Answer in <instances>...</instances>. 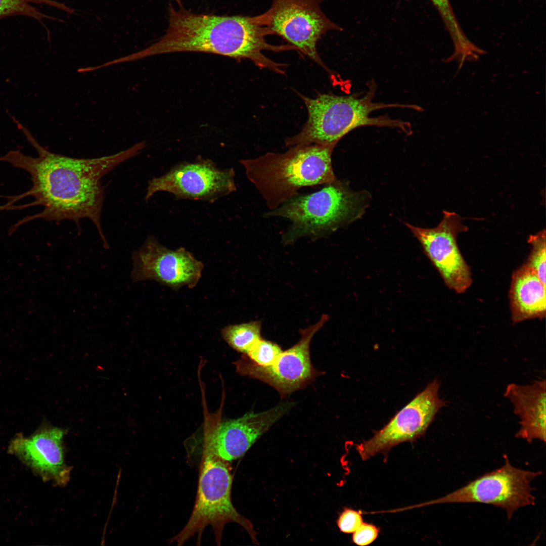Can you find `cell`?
Masks as SVG:
<instances>
[{
	"label": "cell",
	"mask_w": 546,
	"mask_h": 546,
	"mask_svg": "<svg viewBox=\"0 0 546 546\" xmlns=\"http://www.w3.org/2000/svg\"><path fill=\"white\" fill-rule=\"evenodd\" d=\"M13 120L37 152L38 156L12 150L0 158L1 161L27 171L32 183L31 188L23 193L5 196L7 201L0 206V211L35 206H42L43 209L18 221L10 229L9 234H13L20 225L38 218L57 222L69 219L78 224L81 219L86 218L95 224L107 248L101 221L104 200V188L101 179L117 165L138 154L145 147V142L110 156L75 158L48 151L27 129L15 118Z\"/></svg>",
	"instance_id": "cell-1"
},
{
	"label": "cell",
	"mask_w": 546,
	"mask_h": 546,
	"mask_svg": "<svg viewBox=\"0 0 546 546\" xmlns=\"http://www.w3.org/2000/svg\"><path fill=\"white\" fill-rule=\"evenodd\" d=\"M178 8H168V26L164 35L149 47L132 54L135 61L152 55L176 52H202L237 59H248L258 67L284 74L286 65L273 61L264 51L296 50L290 44L275 46L265 36L271 32L257 16H220L196 14L187 10L180 0Z\"/></svg>",
	"instance_id": "cell-2"
},
{
	"label": "cell",
	"mask_w": 546,
	"mask_h": 546,
	"mask_svg": "<svg viewBox=\"0 0 546 546\" xmlns=\"http://www.w3.org/2000/svg\"><path fill=\"white\" fill-rule=\"evenodd\" d=\"M336 145H296L284 153H267L240 163L271 211L295 196L301 188L336 180L332 162Z\"/></svg>",
	"instance_id": "cell-3"
},
{
	"label": "cell",
	"mask_w": 546,
	"mask_h": 546,
	"mask_svg": "<svg viewBox=\"0 0 546 546\" xmlns=\"http://www.w3.org/2000/svg\"><path fill=\"white\" fill-rule=\"evenodd\" d=\"M362 97L356 94L340 96L323 94L314 98L300 95L308 113V118L302 130L285 140L287 147L311 144H336L353 129L365 126L410 129L406 122L388 116L372 117V112L386 108L402 107L416 109V105L385 104L373 101L376 90L374 81Z\"/></svg>",
	"instance_id": "cell-4"
},
{
	"label": "cell",
	"mask_w": 546,
	"mask_h": 546,
	"mask_svg": "<svg viewBox=\"0 0 546 546\" xmlns=\"http://www.w3.org/2000/svg\"><path fill=\"white\" fill-rule=\"evenodd\" d=\"M314 193L294 196L265 217H281L291 224L283 235V243L291 244L302 237L317 238L328 235L364 213L368 194L351 190L337 179Z\"/></svg>",
	"instance_id": "cell-5"
},
{
	"label": "cell",
	"mask_w": 546,
	"mask_h": 546,
	"mask_svg": "<svg viewBox=\"0 0 546 546\" xmlns=\"http://www.w3.org/2000/svg\"><path fill=\"white\" fill-rule=\"evenodd\" d=\"M233 476L229 462L220 458L211 443L203 437L196 498L191 515L180 532L169 543L183 545L197 535L200 545L205 528L211 526L217 545H220L225 526L231 522L241 526L256 541L251 522L234 507L231 498Z\"/></svg>",
	"instance_id": "cell-6"
},
{
	"label": "cell",
	"mask_w": 546,
	"mask_h": 546,
	"mask_svg": "<svg viewBox=\"0 0 546 546\" xmlns=\"http://www.w3.org/2000/svg\"><path fill=\"white\" fill-rule=\"evenodd\" d=\"M324 1L272 0L270 8L257 17L272 34L282 37L329 72L318 54L317 43L328 31L343 29L324 13L321 9Z\"/></svg>",
	"instance_id": "cell-7"
},
{
	"label": "cell",
	"mask_w": 546,
	"mask_h": 546,
	"mask_svg": "<svg viewBox=\"0 0 546 546\" xmlns=\"http://www.w3.org/2000/svg\"><path fill=\"white\" fill-rule=\"evenodd\" d=\"M500 468L487 473L462 487L427 505L476 503L492 505L505 510L508 519L521 507L534 505L531 481L542 474L513 466L507 456Z\"/></svg>",
	"instance_id": "cell-8"
},
{
	"label": "cell",
	"mask_w": 546,
	"mask_h": 546,
	"mask_svg": "<svg viewBox=\"0 0 546 546\" xmlns=\"http://www.w3.org/2000/svg\"><path fill=\"white\" fill-rule=\"evenodd\" d=\"M440 386V382L434 379L371 438L356 444V450L362 460L387 454L394 446L423 436L438 411L446 405V402L438 395Z\"/></svg>",
	"instance_id": "cell-9"
},
{
	"label": "cell",
	"mask_w": 546,
	"mask_h": 546,
	"mask_svg": "<svg viewBox=\"0 0 546 546\" xmlns=\"http://www.w3.org/2000/svg\"><path fill=\"white\" fill-rule=\"evenodd\" d=\"M294 404L284 401L264 412H250L239 418L229 420L222 418V407L212 414L204 408L203 437L211 443L220 458L232 462L243 456Z\"/></svg>",
	"instance_id": "cell-10"
},
{
	"label": "cell",
	"mask_w": 546,
	"mask_h": 546,
	"mask_svg": "<svg viewBox=\"0 0 546 546\" xmlns=\"http://www.w3.org/2000/svg\"><path fill=\"white\" fill-rule=\"evenodd\" d=\"M328 319L327 315H323L315 324L302 330L300 340L282 351L271 365L258 366L243 355L235 362L237 372L266 383L283 398L304 388L319 374L311 362L309 346L313 336Z\"/></svg>",
	"instance_id": "cell-11"
},
{
	"label": "cell",
	"mask_w": 546,
	"mask_h": 546,
	"mask_svg": "<svg viewBox=\"0 0 546 546\" xmlns=\"http://www.w3.org/2000/svg\"><path fill=\"white\" fill-rule=\"evenodd\" d=\"M443 213L441 221L433 228L405 224L420 242L446 286L461 294L471 286L472 278L470 267L459 249L457 237L468 228L462 223L464 218L459 214L445 210Z\"/></svg>",
	"instance_id": "cell-12"
},
{
	"label": "cell",
	"mask_w": 546,
	"mask_h": 546,
	"mask_svg": "<svg viewBox=\"0 0 546 546\" xmlns=\"http://www.w3.org/2000/svg\"><path fill=\"white\" fill-rule=\"evenodd\" d=\"M133 282L153 280L175 291L194 288L202 276L203 263L185 248L169 249L153 235L132 254Z\"/></svg>",
	"instance_id": "cell-13"
},
{
	"label": "cell",
	"mask_w": 546,
	"mask_h": 546,
	"mask_svg": "<svg viewBox=\"0 0 546 546\" xmlns=\"http://www.w3.org/2000/svg\"><path fill=\"white\" fill-rule=\"evenodd\" d=\"M235 175L233 168L219 169L210 161L184 162L150 180L145 199L162 191L177 199L214 201L236 191Z\"/></svg>",
	"instance_id": "cell-14"
},
{
	"label": "cell",
	"mask_w": 546,
	"mask_h": 546,
	"mask_svg": "<svg viewBox=\"0 0 546 546\" xmlns=\"http://www.w3.org/2000/svg\"><path fill=\"white\" fill-rule=\"evenodd\" d=\"M64 433L60 428L47 426L29 437L20 435L10 443L9 452L44 481L65 485L69 481L70 469L65 461Z\"/></svg>",
	"instance_id": "cell-15"
},
{
	"label": "cell",
	"mask_w": 546,
	"mask_h": 546,
	"mask_svg": "<svg viewBox=\"0 0 546 546\" xmlns=\"http://www.w3.org/2000/svg\"><path fill=\"white\" fill-rule=\"evenodd\" d=\"M545 380L534 381L530 385L510 384L504 396L514 407V413L520 420V427L515 436L531 443L534 439L545 442Z\"/></svg>",
	"instance_id": "cell-16"
},
{
	"label": "cell",
	"mask_w": 546,
	"mask_h": 546,
	"mask_svg": "<svg viewBox=\"0 0 546 546\" xmlns=\"http://www.w3.org/2000/svg\"><path fill=\"white\" fill-rule=\"evenodd\" d=\"M545 287L546 285L525 263L513 272L509 299L512 319L514 323L545 317Z\"/></svg>",
	"instance_id": "cell-17"
},
{
	"label": "cell",
	"mask_w": 546,
	"mask_h": 546,
	"mask_svg": "<svg viewBox=\"0 0 546 546\" xmlns=\"http://www.w3.org/2000/svg\"><path fill=\"white\" fill-rule=\"evenodd\" d=\"M32 4H46L69 14L75 13L74 9L66 6L64 3L54 0H0V20L6 17L15 16L30 17L40 23L45 27L48 35L50 36L49 30L44 25L43 20L47 19L63 22L64 21L41 13L32 6Z\"/></svg>",
	"instance_id": "cell-18"
},
{
	"label": "cell",
	"mask_w": 546,
	"mask_h": 546,
	"mask_svg": "<svg viewBox=\"0 0 546 546\" xmlns=\"http://www.w3.org/2000/svg\"><path fill=\"white\" fill-rule=\"evenodd\" d=\"M261 326L258 321L228 325L222 329V337L233 349L246 354L261 339Z\"/></svg>",
	"instance_id": "cell-19"
},
{
	"label": "cell",
	"mask_w": 546,
	"mask_h": 546,
	"mask_svg": "<svg viewBox=\"0 0 546 546\" xmlns=\"http://www.w3.org/2000/svg\"><path fill=\"white\" fill-rule=\"evenodd\" d=\"M438 10L453 41L454 51L464 52L472 42L464 34L455 17L449 0H430Z\"/></svg>",
	"instance_id": "cell-20"
},
{
	"label": "cell",
	"mask_w": 546,
	"mask_h": 546,
	"mask_svg": "<svg viewBox=\"0 0 546 546\" xmlns=\"http://www.w3.org/2000/svg\"><path fill=\"white\" fill-rule=\"evenodd\" d=\"M528 242L531 245V249L525 263L535 272L542 283L546 285L545 229L535 235H530Z\"/></svg>",
	"instance_id": "cell-21"
},
{
	"label": "cell",
	"mask_w": 546,
	"mask_h": 546,
	"mask_svg": "<svg viewBox=\"0 0 546 546\" xmlns=\"http://www.w3.org/2000/svg\"><path fill=\"white\" fill-rule=\"evenodd\" d=\"M282 352L277 344L261 338L247 353L243 355L258 366L267 367L271 365Z\"/></svg>",
	"instance_id": "cell-22"
},
{
	"label": "cell",
	"mask_w": 546,
	"mask_h": 546,
	"mask_svg": "<svg viewBox=\"0 0 546 546\" xmlns=\"http://www.w3.org/2000/svg\"><path fill=\"white\" fill-rule=\"evenodd\" d=\"M363 523L360 511L350 508L344 509L337 521L340 531L344 533H353Z\"/></svg>",
	"instance_id": "cell-23"
},
{
	"label": "cell",
	"mask_w": 546,
	"mask_h": 546,
	"mask_svg": "<svg viewBox=\"0 0 546 546\" xmlns=\"http://www.w3.org/2000/svg\"><path fill=\"white\" fill-rule=\"evenodd\" d=\"M379 529L375 525L363 522L353 533V543L359 546H367L373 542L378 537Z\"/></svg>",
	"instance_id": "cell-24"
}]
</instances>
